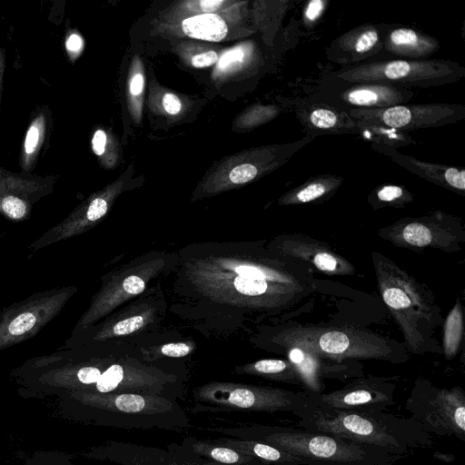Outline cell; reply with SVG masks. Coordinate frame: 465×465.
I'll return each mask as SVG.
<instances>
[{
  "mask_svg": "<svg viewBox=\"0 0 465 465\" xmlns=\"http://www.w3.org/2000/svg\"><path fill=\"white\" fill-rule=\"evenodd\" d=\"M181 272L208 302L269 316L304 305L316 290L311 267L262 242L206 247L185 258Z\"/></svg>",
  "mask_w": 465,
  "mask_h": 465,
  "instance_id": "obj_1",
  "label": "cell"
},
{
  "mask_svg": "<svg viewBox=\"0 0 465 465\" xmlns=\"http://www.w3.org/2000/svg\"><path fill=\"white\" fill-rule=\"evenodd\" d=\"M24 399L72 393L134 392L158 395L174 375L132 358L104 353L100 343L69 344L33 357L10 372Z\"/></svg>",
  "mask_w": 465,
  "mask_h": 465,
  "instance_id": "obj_2",
  "label": "cell"
},
{
  "mask_svg": "<svg viewBox=\"0 0 465 465\" xmlns=\"http://www.w3.org/2000/svg\"><path fill=\"white\" fill-rule=\"evenodd\" d=\"M371 261L377 289L402 333L409 354L442 352L434 334L444 319L431 290L379 252H371Z\"/></svg>",
  "mask_w": 465,
  "mask_h": 465,
  "instance_id": "obj_3",
  "label": "cell"
},
{
  "mask_svg": "<svg viewBox=\"0 0 465 465\" xmlns=\"http://www.w3.org/2000/svg\"><path fill=\"white\" fill-rule=\"evenodd\" d=\"M269 344L292 345L325 360L337 362L356 360H380L393 363L410 359L403 343L377 332L341 325L301 324L291 322L272 329Z\"/></svg>",
  "mask_w": 465,
  "mask_h": 465,
  "instance_id": "obj_4",
  "label": "cell"
},
{
  "mask_svg": "<svg viewBox=\"0 0 465 465\" xmlns=\"http://www.w3.org/2000/svg\"><path fill=\"white\" fill-rule=\"evenodd\" d=\"M464 76L465 68L451 61L391 59L343 66L329 78L341 84H381L411 89L438 87Z\"/></svg>",
  "mask_w": 465,
  "mask_h": 465,
  "instance_id": "obj_5",
  "label": "cell"
},
{
  "mask_svg": "<svg viewBox=\"0 0 465 465\" xmlns=\"http://www.w3.org/2000/svg\"><path fill=\"white\" fill-rule=\"evenodd\" d=\"M76 285L38 292L0 310V351L35 337L64 310Z\"/></svg>",
  "mask_w": 465,
  "mask_h": 465,
  "instance_id": "obj_6",
  "label": "cell"
},
{
  "mask_svg": "<svg viewBox=\"0 0 465 465\" xmlns=\"http://www.w3.org/2000/svg\"><path fill=\"white\" fill-rule=\"evenodd\" d=\"M378 235L397 247L414 251L432 248L452 252L465 242L460 218L441 211L402 218L380 229Z\"/></svg>",
  "mask_w": 465,
  "mask_h": 465,
  "instance_id": "obj_7",
  "label": "cell"
},
{
  "mask_svg": "<svg viewBox=\"0 0 465 465\" xmlns=\"http://www.w3.org/2000/svg\"><path fill=\"white\" fill-rule=\"evenodd\" d=\"M165 266V258H143V261L128 265L102 278V286L92 297L87 310L78 320L74 330L96 324L118 306L142 293L147 283Z\"/></svg>",
  "mask_w": 465,
  "mask_h": 465,
  "instance_id": "obj_8",
  "label": "cell"
},
{
  "mask_svg": "<svg viewBox=\"0 0 465 465\" xmlns=\"http://www.w3.org/2000/svg\"><path fill=\"white\" fill-rule=\"evenodd\" d=\"M195 401L220 408L249 411L274 412L299 407V394L280 388L212 381L193 391Z\"/></svg>",
  "mask_w": 465,
  "mask_h": 465,
  "instance_id": "obj_9",
  "label": "cell"
},
{
  "mask_svg": "<svg viewBox=\"0 0 465 465\" xmlns=\"http://www.w3.org/2000/svg\"><path fill=\"white\" fill-rule=\"evenodd\" d=\"M263 440L309 465H370L367 447L330 434L276 432Z\"/></svg>",
  "mask_w": 465,
  "mask_h": 465,
  "instance_id": "obj_10",
  "label": "cell"
},
{
  "mask_svg": "<svg viewBox=\"0 0 465 465\" xmlns=\"http://www.w3.org/2000/svg\"><path fill=\"white\" fill-rule=\"evenodd\" d=\"M55 400L61 417L79 421L101 411L159 414L171 411L173 406L171 401L159 395L134 392H78Z\"/></svg>",
  "mask_w": 465,
  "mask_h": 465,
  "instance_id": "obj_11",
  "label": "cell"
},
{
  "mask_svg": "<svg viewBox=\"0 0 465 465\" xmlns=\"http://www.w3.org/2000/svg\"><path fill=\"white\" fill-rule=\"evenodd\" d=\"M353 119L370 120L409 133L457 123L465 118V106L457 104H404L383 109L345 111Z\"/></svg>",
  "mask_w": 465,
  "mask_h": 465,
  "instance_id": "obj_12",
  "label": "cell"
},
{
  "mask_svg": "<svg viewBox=\"0 0 465 465\" xmlns=\"http://www.w3.org/2000/svg\"><path fill=\"white\" fill-rule=\"evenodd\" d=\"M57 178L14 173L0 166V215L13 222L28 220L34 205L53 192Z\"/></svg>",
  "mask_w": 465,
  "mask_h": 465,
  "instance_id": "obj_13",
  "label": "cell"
},
{
  "mask_svg": "<svg viewBox=\"0 0 465 465\" xmlns=\"http://www.w3.org/2000/svg\"><path fill=\"white\" fill-rule=\"evenodd\" d=\"M267 245L299 261L313 271L339 276L355 274L356 269L346 258L334 251L327 242L302 233L282 234L274 237Z\"/></svg>",
  "mask_w": 465,
  "mask_h": 465,
  "instance_id": "obj_14",
  "label": "cell"
},
{
  "mask_svg": "<svg viewBox=\"0 0 465 465\" xmlns=\"http://www.w3.org/2000/svg\"><path fill=\"white\" fill-rule=\"evenodd\" d=\"M335 415L317 413L314 428L322 432L348 440L358 444L389 450L399 449L400 444L385 428L367 415L334 409Z\"/></svg>",
  "mask_w": 465,
  "mask_h": 465,
  "instance_id": "obj_15",
  "label": "cell"
},
{
  "mask_svg": "<svg viewBox=\"0 0 465 465\" xmlns=\"http://www.w3.org/2000/svg\"><path fill=\"white\" fill-rule=\"evenodd\" d=\"M342 88L327 92L328 104L348 111L376 110L407 104L415 95L411 89L381 84H341Z\"/></svg>",
  "mask_w": 465,
  "mask_h": 465,
  "instance_id": "obj_16",
  "label": "cell"
},
{
  "mask_svg": "<svg viewBox=\"0 0 465 465\" xmlns=\"http://www.w3.org/2000/svg\"><path fill=\"white\" fill-rule=\"evenodd\" d=\"M386 28L367 24L350 30L332 42L328 49L330 59L351 66L374 56L382 50Z\"/></svg>",
  "mask_w": 465,
  "mask_h": 465,
  "instance_id": "obj_17",
  "label": "cell"
},
{
  "mask_svg": "<svg viewBox=\"0 0 465 465\" xmlns=\"http://www.w3.org/2000/svg\"><path fill=\"white\" fill-rule=\"evenodd\" d=\"M297 118L312 138L322 134H358L355 119L324 101H305L296 108Z\"/></svg>",
  "mask_w": 465,
  "mask_h": 465,
  "instance_id": "obj_18",
  "label": "cell"
},
{
  "mask_svg": "<svg viewBox=\"0 0 465 465\" xmlns=\"http://www.w3.org/2000/svg\"><path fill=\"white\" fill-rule=\"evenodd\" d=\"M371 146L374 151L386 155L392 162L424 180L464 195L465 171L463 168L418 160L385 145L371 143Z\"/></svg>",
  "mask_w": 465,
  "mask_h": 465,
  "instance_id": "obj_19",
  "label": "cell"
},
{
  "mask_svg": "<svg viewBox=\"0 0 465 465\" xmlns=\"http://www.w3.org/2000/svg\"><path fill=\"white\" fill-rule=\"evenodd\" d=\"M282 349L296 368L302 382L312 391L321 392L323 390V378H342L348 375L353 365L325 360L302 348L292 345L276 347Z\"/></svg>",
  "mask_w": 465,
  "mask_h": 465,
  "instance_id": "obj_20",
  "label": "cell"
},
{
  "mask_svg": "<svg viewBox=\"0 0 465 465\" xmlns=\"http://www.w3.org/2000/svg\"><path fill=\"white\" fill-rule=\"evenodd\" d=\"M385 383L371 379H359L344 388L322 394L321 403L332 409H349L385 403L390 400Z\"/></svg>",
  "mask_w": 465,
  "mask_h": 465,
  "instance_id": "obj_21",
  "label": "cell"
},
{
  "mask_svg": "<svg viewBox=\"0 0 465 465\" xmlns=\"http://www.w3.org/2000/svg\"><path fill=\"white\" fill-rule=\"evenodd\" d=\"M439 47L431 35L403 26L386 29L382 45L385 52L407 60H425Z\"/></svg>",
  "mask_w": 465,
  "mask_h": 465,
  "instance_id": "obj_22",
  "label": "cell"
},
{
  "mask_svg": "<svg viewBox=\"0 0 465 465\" xmlns=\"http://www.w3.org/2000/svg\"><path fill=\"white\" fill-rule=\"evenodd\" d=\"M51 125V109L46 105L38 107L29 122L22 144L19 158L22 173H32L35 169L39 153L48 138Z\"/></svg>",
  "mask_w": 465,
  "mask_h": 465,
  "instance_id": "obj_23",
  "label": "cell"
},
{
  "mask_svg": "<svg viewBox=\"0 0 465 465\" xmlns=\"http://www.w3.org/2000/svg\"><path fill=\"white\" fill-rule=\"evenodd\" d=\"M340 175L324 173L311 177L301 185L286 193L280 200L282 205H300L321 203L331 197L342 184Z\"/></svg>",
  "mask_w": 465,
  "mask_h": 465,
  "instance_id": "obj_24",
  "label": "cell"
},
{
  "mask_svg": "<svg viewBox=\"0 0 465 465\" xmlns=\"http://www.w3.org/2000/svg\"><path fill=\"white\" fill-rule=\"evenodd\" d=\"M213 442L238 450L258 460L262 464L302 465L309 463L267 442L219 438Z\"/></svg>",
  "mask_w": 465,
  "mask_h": 465,
  "instance_id": "obj_25",
  "label": "cell"
},
{
  "mask_svg": "<svg viewBox=\"0 0 465 465\" xmlns=\"http://www.w3.org/2000/svg\"><path fill=\"white\" fill-rule=\"evenodd\" d=\"M234 372L292 384L302 383L296 368L288 360L262 359L237 366Z\"/></svg>",
  "mask_w": 465,
  "mask_h": 465,
  "instance_id": "obj_26",
  "label": "cell"
},
{
  "mask_svg": "<svg viewBox=\"0 0 465 465\" xmlns=\"http://www.w3.org/2000/svg\"><path fill=\"white\" fill-rule=\"evenodd\" d=\"M436 411L447 427L456 433L465 431V399L459 388L441 390L434 401Z\"/></svg>",
  "mask_w": 465,
  "mask_h": 465,
  "instance_id": "obj_27",
  "label": "cell"
},
{
  "mask_svg": "<svg viewBox=\"0 0 465 465\" xmlns=\"http://www.w3.org/2000/svg\"><path fill=\"white\" fill-rule=\"evenodd\" d=\"M183 33L193 38L219 42L227 35V25L215 14H203L189 17L182 24Z\"/></svg>",
  "mask_w": 465,
  "mask_h": 465,
  "instance_id": "obj_28",
  "label": "cell"
},
{
  "mask_svg": "<svg viewBox=\"0 0 465 465\" xmlns=\"http://www.w3.org/2000/svg\"><path fill=\"white\" fill-rule=\"evenodd\" d=\"M356 120V119H355ZM359 134L371 141V143L397 149L401 146L415 144L408 133H404L370 120H356Z\"/></svg>",
  "mask_w": 465,
  "mask_h": 465,
  "instance_id": "obj_29",
  "label": "cell"
},
{
  "mask_svg": "<svg viewBox=\"0 0 465 465\" xmlns=\"http://www.w3.org/2000/svg\"><path fill=\"white\" fill-rule=\"evenodd\" d=\"M189 447L197 453L214 462L228 465H260L258 460L226 446L209 440H195L189 442Z\"/></svg>",
  "mask_w": 465,
  "mask_h": 465,
  "instance_id": "obj_30",
  "label": "cell"
},
{
  "mask_svg": "<svg viewBox=\"0 0 465 465\" xmlns=\"http://www.w3.org/2000/svg\"><path fill=\"white\" fill-rule=\"evenodd\" d=\"M442 352L450 360L456 356L464 337L463 311L460 297L443 322Z\"/></svg>",
  "mask_w": 465,
  "mask_h": 465,
  "instance_id": "obj_31",
  "label": "cell"
},
{
  "mask_svg": "<svg viewBox=\"0 0 465 465\" xmlns=\"http://www.w3.org/2000/svg\"><path fill=\"white\" fill-rule=\"evenodd\" d=\"M414 195L405 187L397 184H383L376 187L368 196L373 209L383 207L402 208L413 202Z\"/></svg>",
  "mask_w": 465,
  "mask_h": 465,
  "instance_id": "obj_32",
  "label": "cell"
},
{
  "mask_svg": "<svg viewBox=\"0 0 465 465\" xmlns=\"http://www.w3.org/2000/svg\"><path fill=\"white\" fill-rule=\"evenodd\" d=\"M25 465H74L72 457L58 450H38L30 456Z\"/></svg>",
  "mask_w": 465,
  "mask_h": 465,
  "instance_id": "obj_33",
  "label": "cell"
},
{
  "mask_svg": "<svg viewBox=\"0 0 465 465\" xmlns=\"http://www.w3.org/2000/svg\"><path fill=\"white\" fill-rule=\"evenodd\" d=\"M193 350L192 342L176 341L161 345L156 351L150 352L156 358L170 357L181 358L190 354Z\"/></svg>",
  "mask_w": 465,
  "mask_h": 465,
  "instance_id": "obj_34",
  "label": "cell"
},
{
  "mask_svg": "<svg viewBox=\"0 0 465 465\" xmlns=\"http://www.w3.org/2000/svg\"><path fill=\"white\" fill-rule=\"evenodd\" d=\"M258 174L256 166L251 163H242L234 167L229 173V179L236 184L252 181Z\"/></svg>",
  "mask_w": 465,
  "mask_h": 465,
  "instance_id": "obj_35",
  "label": "cell"
},
{
  "mask_svg": "<svg viewBox=\"0 0 465 465\" xmlns=\"http://www.w3.org/2000/svg\"><path fill=\"white\" fill-rule=\"evenodd\" d=\"M327 5L325 0H311L303 9V21L311 26L315 24L323 15Z\"/></svg>",
  "mask_w": 465,
  "mask_h": 465,
  "instance_id": "obj_36",
  "label": "cell"
},
{
  "mask_svg": "<svg viewBox=\"0 0 465 465\" xmlns=\"http://www.w3.org/2000/svg\"><path fill=\"white\" fill-rule=\"evenodd\" d=\"M244 57V50L242 48H234L223 54L219 59L218 68L226 69L232 64L242 62Z\"/></svg>",
  "mask_w": 465,
  "mask_h": 465,
  "instance_id": "obj_37",
  "label": "cell"
},
{
  "mask_svg": "<svg viewBox=\"0 0 465 465\" xmlns=\"http://www.w3.org/2000/svg\"><path fill=\"white\" fill-rule=\"evenodd\" d=\"M218 61V55L214 51H208L195 54L192 57L193 66L197 68L211 66Z\"/></svg>",
  "mask_w": 465,
  "mask_h": 465,
  "instance_id": "obj_38",
  "label": "cell"
},
{
  "mask_svg": "<svg viewBox=\"0 0 465 465\" xmlns=\"http://www.w3.org/2000/svg\"><path fill=\"white\" fill-rule=\"evenodd\" d=\"M163 105L165 111L171 114H176L181 109L179 98L173 94H166L163 98Z\"/></svg>",
  "mask_w": 465,
  "mask_h": 465,
  "instance_id": "obj_39",
  "label": "cell"
},
{
  "mask_svg": "<svg viewBox=\"0 0 465 465\" xmlns=\"http://www.w3.org/2000/svg\"><path fill=\"white\" fill-rule=\"evenodd\" d=\"M106 135L103 130L95 131L93 139L92 145L93 150L97 155H102L105 150L106 145Z\"/></svg>",
  "mask_w": 465,
  "mask_h": 465,
  "instance_id": "obj_40",
  "label": "cell"
},
{
  "mask_svg": "<svg viewBox=\"0 0 465 465\" xmlns=\"http://www.w3.org/2000/svg\"><path fill=\"white\" fill-rule=\"evenodd\" d=\"M65 47L70 54H76L81 51L83 47L81 36L76 34L70 35L65 41Z\"/></svg>",
  "mask_w": 465,
  "mask_h": 465,
  "instance_id": "obj_41",
  "label": "cell"
},
{
  "mask_svg": "<svg viewBox=\"0 0 465 465\" xmlns=\"http://www.w3.org/2000/svg\"><path fill=\"white\" fill-rule=\"evenodd\" d=\"M143 88V77L141 74H135L130 83V92L134 95L139 94Z\"/></svg>",
  "mask_w": 465,
  "mask_h": 465,
  "instance_id": "obj_42",
  "label": "cell"
},
{
  "mask_svg": "<svg viewBox=\"0 0 465 465\" xmlns=\"http://www.w3.org/2000/svg\"><path fill=\"white\" fill-rule=\"evenodd\" d=\"M223 3L222 0H202L200 5L206 14H211L212 11L217 9L219 5Z\"/></svg>",
  "mask_w": 465,
  "mask_h": 465,
  "instance_id": "obj_43",
  "label": "cell"
},
{
  "mask_svg": "<svg viewBox=\"0 0 465 465\" xmlns=\"http://www.w3.org/2000/svg\"><path fill=\"white\" fill-rule=\"evenodd\" d=\"M5 69V56L4 50L0 47V110H1V103H2V94H3V81H4V73Z\"/></svg>",
  "mask_w": 465,
  "mask_h": 465,
  "instance_id": "obj_44",
  "label": "cell"
},
{
  "mask_svg": "<svg viewBox=\"0 0 465 465\" xmlns=\"http://www.w3.org/2000/svg\"><path fill=\"white\" fill-rule=\"evenodd\" d=\"M170 465H228V464H223V463H218V462H214V461H209V462H205V463H184V464H177V463H172Z\"/></svg>",
  "mask_w": 465,
  "mask_h": 465,
  "instance_id": "obj_45",
  "label": "cell"
}]
</instances>
